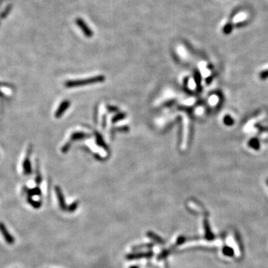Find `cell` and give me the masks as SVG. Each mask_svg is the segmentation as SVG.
Instances as JSON below:
<instances>
[{
	"mask_svg": "<svg viewBox=\"0 0 268 268\" xmlns=\"http://www.w3.org/2000/svg\"><path fill=\"white\" fill-rule=\"evenodd\" d=\"M0 232H1L2 235L4 238L5 241L8 243V244H13L14 243L15 240L14 236L10 233L9 231L8 230L5 225L2 222H0Z\"/></svg>",
	"mask_w": 268,
	"mask_h": 268,
	"instance_id": "cell-1",
	"label": "cell"
},
{
	"mask_svg": "<svg viewBox=\"0 0 268 268\" xmlns=\"http://www.w3.org/2000/svg\"><path fill=\"white\" fill-rule=\"evenodd\" d=\"M153 253L151 251L148 252H140V253H130L129 255H127V259L128 260H133V259H140V258H151L153 256Z\"/></svg>",
	"mask_w": 268,
	"mask_h": 268,
	"instance_id": "cell-2",
	"label": "cell"
},
{
	"mask_svg": "<svg viewBox=\"0 0 268 268\" xmlns=\"http://www.w3.org/2000/svg\"><path fill=\"white\" fill-rule=\"evenodd\" d=\"M75 22H76L77 26L81 28V29L82 30L83 32L84 33V34H85L87 37H91L93 36V31H92L91 29L88 27L87 25L86 24V22H84L82 19L77 18Z\"/></svg>",
	"mask_w": 268,
	"mask_h": 268,
	"instance_id": "cell-3",
	"label": "cell"
},
{
	"mask_svg": "<svg viewBox=\"0 0 268 268\" xmlns=\"http://www.w3.org/2000/svg\"><path fill=\"white\" fill-rule=\"evenodd\" d=\"M203 225H204V229H205V237L209 241H211V240L214 239L215 236L211 232L210 226H209V223L207 220L205 219L203 221Z\"/></svg>",
	"mask_w": 268,
	"mask_h": 268,
	"instance_id": "cell-4",
	"label": "cell"
},
{
	"mask_svg": "<svg viewBox=\"0 0 268 268\" xmlns=\"http://www.w3.org/2000/svg\"><path fill=\"white\" fill-rule=\"evenodd\" d=\"M147 235L150 238H151L153 240V241H154L156 243V244H161V245L165 244V241H164V240L161 237H160L158 234H155L154 232H151V231H150V232H147Z\"/></svg>",
	"mask_w": 268,
	"mask_h": 268,
	"instance_id": "cell-5",
	"label": "cell"
},
{
	"mask_svg": "<svg viewBox=\"0 0 268 268\" xmlns=\"http://www.w3.org/2000/svg\"><path fill=\"white\" fill-rule=\"evenodd\" d=\"M56 193H57V199H58V201H59V205H60V206H61V209H62V210L67 209L66 203H65L64 198H63V196L62 193H61V190H59L58 188H57V190H56Z\"/></svg>",
	"mask_w": 268,
	"mask_h": 268,
	"instance_id": "cell-6",
	"label": "cell"
},
{
	"mask_svg": "<svg viewBox=\"0 0 268 268\" xmlns=\"http://www.w3.org/2000/svg\"><path fill=\"white\" fill-rule=\"evenodd\" d=\"M248 145L249 147L253 148L255 151H258L260 148V142H259L258 139L256 138H253L248 142Z\"/></svg>",
	"mask_w": 268,
	"mask_h": 268,
	"instance_id": "cell-7",
	"label": "cell"
},
{
	"mask_svg": "<svg viewBox=\"0 0 268 268\" xmlns=\"http://www.w3.org/2000/svg\"><path fill=\"white\" fill-rule=\"evenodd\" d=\"M194 77H195V83H196L197 90L200 92L201 88H202L201 87V75L200 72L197 71V70H195V72H194Z\"/></svg>",
	"mask_w": 268,
	"mask_h": 268,
	"instance_id": "cell-8",
	"label": "cell"
},
{
	"mask_svg": "<svg viewBox=\"0 0 268 268\" xmlns=\"http://www.w3.org/2000/svg\"><path fill=\"white\" fill-rule=\"evenodd\" d=\"M153 246V244H140L138 246H135L132 248L133 251H137V250H142V249H151Z\"/></svg>",
	"mask_w": 268,
	"mask_h": 268,
	"instance_id": "cell-9",
	"label": "cell"
},
{
	"mask_svg": "<svg viewBox=\"0 0 268 268\" xmlns=\"http://www.w3.org/2000/svg\"><path fill=\"white\" fill-rule=\"evenodd\" d=\"M223 255H225L226 256L229 257H232L234 255V250L232 248L228 246H225L223 248Z\"/></svg>",
	"mask_w": 268,
	"mask_h": 268,
	"instance_id": "cell-10",
	"label": "cell"
},
{
	"mask_svg": "<svg viewBox=\"0 0 268 268\" xmlns=\"http://www.w3.org/2000/svg\"><path fill=\"white\" fill-rule=\"evenodd\" d=\"M223 123L227 126H232L234 124V120L230 116H225L223 118Z\"/></svg>",
	"mask_w": 268,
	"mask_h": 268,
	"instance_id": "cell-11",
	"label": "cell"
},
{
	"mask_svg": "<svg viewBox=\"0 0 268 268\" xmlns=\"http://www.w3.org/2000/svg\"><path fill=\"white\" fill-rule=\"evenodd\" d=\"M232 24L230 23V22L226 24L223 29V32L225 34H229L232 32Z\"/></svg>",
	"mask_w": 268,
	"mask_h": 268,
	"instance_id": "cell-12",
	"label": "cell"
},
{
	"mask_svg": "<svg viewBox=\"0 0 268 268\" xmlns=\"http://www.w3.org/2000/svg\"><path fill=\"white\" fill-rule=\"evenodd\" d=\"M169 253H170V250H164L163 252H161V253L159 255L158 259L159 260H162V259L165 258L168 255Z\"/></svg>",
	"mask_w": 268,
	"mask_h": 268,
	"instance_id": "cell-13",
	"label": "cell"
},
{
	"mask_svg": "<svg viewBox=\"0 0 268 268\" xmlns=\"http://www.w3.org/2000/svg\"><path fill=\"white\" fill-rule=\"evenodd\" d=\"M186 238L184 237V236H180V237H179L177 240V242H176L175 246H179V245H181L183 244V243H184L185 241H186Z\"/></svg>",
	"mask_w": 268,
	"mask_h": 268,
	"instance_id": "cell-14",
	"label": "cell"
},
{
	"mask_svg": "<svg viewBox=\"0 0 268 268\" xmlns=\"http://www.w3.org/2000/svg\"><path fill=\"white\" fill-rule=\"evenodd\" d=\"M29 203H31V205L34 208H36V209H37V208H39L40 206H41V203H40V202H37V201L31 200V199H29Z\"/></svg>",
	"mask_w": 268,
	"mask_h": 268,
	"instance_id": "cell-15",
	"label": "cell"
},
{
	"mask_svg": "<svg viewBox=\"0 0 268 268\" xmlns=\"http://www.w3.org/2000/svg\"><path fill=\"white\" fill-rule=\"evenodd\" d=\"M259 77H260L262 80H265V79H267L268 77V69L261 72L260 75H259Z\"/></svg>",
	"mask_w": 268,
	"mask_h": 268,
	"instance_id": "cell-16",
	"label": "cell"
},
{
	"mask_svg": "<svg viewBox=\"0 0 268 268\" xmlns=\"http://www.w3.org/2000/svg\"><path fill=\"white\" fill-rule=\"evenodd\" d=\"M77 206H78V203H77L75 202V203L72 204V205L70 206L68 208V209H67V210H68L69 211H70V212H72V211H74L75 210V209H77Z\"/></svg>",
	"mask_w": 268,
	"mask_h": 268,
	"instance_id": "cell-17",
	"label": "cell"
},
{
	"mask_svg": "<svg viewBox=\"0 0 268 268\" xmlns=\"http://www.w3.org/2000/svg\"><path fill=\"white\" fill-rule=\"evenodd\" d=\"M40 190L38 189H34V190H32V191H31V195H40Z\"/></svg>",
	"mask_w": 268,
	"mask_h": 268,
	"instance_id": "cell-18",
	"label": "cell"
},
{
	"mask_svg": "<svg viewBox=\"0 0 268 268\" xmlns=\"http://www.w3.org/2000/svg\"><path fill=\"white\" fill-rule=\"evenodd\" d=\"M211 80H212V77H209V78H207L206 79V84H210L211 83Z\"/></svg>",
	"mask_w": 268,
	"mask_h": 268,
	"instance_id": "cell-19",
	"label": "cell"
},
{
	"mask_svg": "<svg viewBox=\"0 0 268 268\" xmlns=\"http://www.w3.org/2000/svg\"><path fill=\"white\" fill-rule=\"evenodd\" d=\"M130 268H139L138 266H132V267H130Z\"/></svg>",
	"mask_w": 268,
	"mask_h": 268,
	"instance_id": "cell-20",
	"label": "cell"
},
{
	"mask_svg": "<svg viewBox=\"0 0 268 268\" xmlns=\"http://www.w3.org/2000/svg\"><path fill=\"white\" fill-rule=\"evenodd\" d=\"M267 186H268V179H267Z\"/></svg>",
	"mask_w": 268,
	"mask_h": 268,
	"instance_id": "cell-21",
	"label": "cell"
}]
</instances>
